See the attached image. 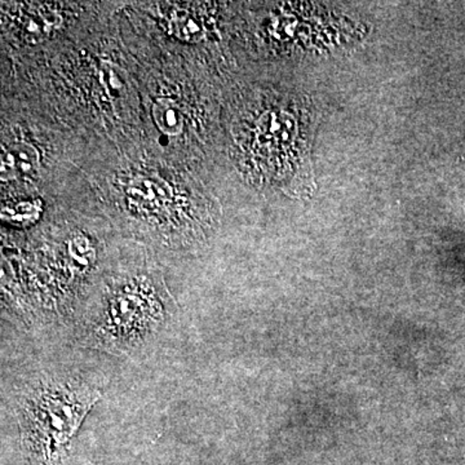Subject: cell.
<instances>
[{
	"label": "cell",
	"mask_w": 465,
	"mask_h": 465,
	"mask_svg": "<svg viewBox=\"0 0 465 465\" xmlns=\"http://www.w3.org/2000/svg\"><path fill=\"white\" fill-rule=\"evenodd\" d=\"M103 397L99 388L69 375L43 374L18 394L21 448L32 465H61L85 418Z\"/></svg>",
	"instance_id": "obj_1"
},
{
	"label": "cell",
	"mask_w": 465,
	"mask_h": 465,
	"mask_svg": "<svg viewBox=\"0 0 465 465\" xmlns=\"http://www.w3.org/2000/svg\"><path fill=\"white\" fill-rule=\"evenodd\" d=\"M173 317L163 291L148 278H133L106 291L79 321V336L88 347L106 353L131 354L155 341Z\"/></svg>",
	"instance_id": "obj_2"
},
{
	"label": "cell",
	"mask_w": 465,
	"mask_h": 465,
	"mask_svg": "<svg viewBox=\"0 0 465 465\" xmlns=\"http://www.w3.org/2000/svg\"><path fill=\"white\" fill-rule=\"evenodd\" d=\"M9 30L25 43H41L60 29L63 18L45 3H16L7 11Z\"/></svg>",
	"instance_id": "obj_3"
},
{
	"label": "cell",
	"mask_w": 465,
	"mask_h": 465,
	"mask_svg": "<svg viewBox=\"0 0 465 465\" xmlns=\"http://www.w3.org/2000/svg\"><path fill=\"white\" fill-rule=\"evenodd\" d=\"M128 208L140 216H158L170 207L173 189L164 180L139 176L128 183Z\"/></svg>",
	"instance_id": "obj_4"
},
{
	"label": "cell",
	"mask_w": 465,
	"mask_h": 465,
	"mask_svg": "<svg viewBox=\"0 0 465 465\" xmlns=\"http://www.w3.org/2000/svg\"><path fill=\"white\" fill-rule=\"evenodd\" d=\"M0 161L3 182L35 173L41 162L38 150L23 142L14 143L7 148H3Z\"/></svg>",
	"instance_id": "obj_5"
},
{
	"label": "cell",
	"mask_w": 465,
	"mask_h": 465,
	"mask_svg": "<svg viewBox=\"0 0 465 465\" xmlns=\"http://www.w3.org/2000/svg\"><path fill=\"white\" fill-rule=\"evenodd\" d=\"M168 33L183 42H198L204 38L206 26L203 18L192 9L177 8L167 23Z\"/></svg>",
	"instance_id": "obj_6"
},
{
	"label": "cell",
	"mask_w": 465,
	"mask_h": 465,
	"mask_svg": "<svg viewBox=\"0 0 465 465\" xmlns=\"http://www.w3.org/2000/svg\"><path fill=\"white\" fill-rule=\"evenodd\" d=\"M153 118L162 133L168 136H177L183 133V116L174 101L158 99L153 105Z\"/></svg>",
	"instance_id": "obj_7"
},
{
	"label": "cell",
	"mask_w": 465,
	"mask_h": 465,
	"mask_svg": "<svg viewBox=\"0 0 465 465\" xmlns=\"http://www.w3.org/2000/svg\"><path fill=\"white\" fill-rule=\"evenodd\" d=\"M42 206L38 201L20 203L15 207L3 208L2 219L14 225H32L39 219Z\"/></svg>",
	"instance_id": "obj_8"
},
{
	"label": "cell",
	"mask_w": 465,
	"mask_h": 465,
	"mask_svg": "<svg viewBox=\"0 0 465 465\" xmlns=\"http://www.w3.org/2000/svg\"><path fill=\"white\" fill-rule=\"evenodd\" d=\"M69 253L73 262L78 268L85 269L92 264L94 259V251L92 249L90 241L85 240L82 235H76L69 242Z\"/></svg>",
	"instance_id": "obj_9"
},
{
	"label": "cell",
	"mask_w": 465,
	"mask_h": 465,
	"mask_svg": "<svg viewBox=\"0 0 465 465\" xmlns=\"http://www.w3.org/2000/svg\"><path fill=\"white\" fill-rule=\"evenodd\" d=\"M101 82L105 87H108V90L119 91L122 88V79L119 76V72L115 69V66L110 65V64H105L101 69Z\"/></svg>",
	"instance_id": "obj_10"
}]
</instances>
